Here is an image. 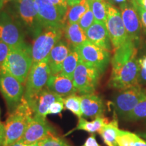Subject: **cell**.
I'll use <instances>...</instances> for the list:
<instances>
[{
	"mask_svg": "<svg viewBox=\"0 0 146 146\" xmlns=\"http://www.w3.org/2000/svg\"><path fill=\"white\" fill-rule=\"evenodd\" d=\"M34 112L28 102L23 98L13 112L9 114L4 123L5 138L2 146H11L20 141Z\"/></svg>",
	"mask_w": 146,
	"mask_h": 146,
	"instance_id": "6da1fadb",
	"label": "cell"
},
{
	"mask_svg": "<svg viewBox=\"0 0 146 146\" xmlns=\"http://www.w3.org/2000/svg\"><path fill=\"white\" fill-rule=\"evenodd\" d=\"M51 72L47 59L33 63L25 85L23 96L32 110L37 97L42 90L46 87Z\"/></svg>",
	"mask_w": 146,
	"mask_h": 146,
	"instance_id": "7a4b0ae2",
	"label": "cell"
},
{
	"mask_svg": "<svg viewBox=\"0 0 146 146\" xmlns=\"http://www.w3.org/2000/svg\"><path fill=\"white\" fill-rule=\"evenodd\" d=\"M33 64L31 47H25L10 49L0 72H7L25 85L29 71Z\"/></svg>",
	"mask_w": 146,
	"mask_h": 146,
	"instance_id": "3957f363",
	"label": "cell"
},
{
	"mask_svg": "<svg viewBox=\"0 0 146 146\" xmlns=\"http://www.w3.org/2000/svg\"><path fill=\"white\" fill-rule=\"evenodd\" d=\"M64 29L47 27L35 37L31 47L33 63L47 59L53 47L62 39Z\"/></svg>",
	"mask_w": 146,
	"mask_h": 146,
	"instance_id": "277c9868",
	"label": "cell"
},
{
	"mask_svg": "<svg viewBox=\"0 0 146 146\" xmlns=\"http://www.w3.org/2000/svg\"><path fill=\"white\" fill-rule=\"evenodd\" d=\"M101 72L91 64L80 60L74 74L73 84L77 94H94L99 84Z\"/></svg>",
	"mask_w": 146,
	"mask_h": 146,
	"instance_id": "5b68a950",
	"label": "cell"
},
{
	"mask_svg": "<svg viewBox=\"0 0 146 146\" xmlns=\"http://www.w3.org/2000/svg\"><path fill=\"white\" fill-rule=\"evenodd\" d=\"M139 70V64L137 54L121 68L112 71L108 86L119 91L137 85Z\"/></svg>",
	"mask_w": 146,
	"mask_h": 146,
	"instance_id": "8992f818",
	"label": "cell"
},
{
	"mask_svg": "<svg viewBox=\"0 0 146 146\" xmlns=\"http://www.w3.org/2000/svg\"><path fill=\"white\" fill-rule=\"evenodd\" d=\"M145 98L146 88L137 84L118 91L114 98L113 104L118 116L124 118Z\"/></svg>",
	"mask_w": 146,
	"mask_h": 146,
	"instance_id": "52a82bcc",
	"label": "cell"
},
{
	"mask_svg": "<svg viewBox=\"0 0 146 146\" xmlns=\"http://www.w3.org/2000/svg\"><path fill=\"white\" fill-rule=\"evenodd\" d=\"M0 40L6 43L10 49L27 45L21 24L5 12L0 13Z\"/></svg>",
	"mask_w": 146,
	"mask_h": 146,
	"instance_id": "ba28073f",
	"label": "cell"
},
{
	"mask_svg": "<svg viewBox=\"0 0 146 146\" xmlns=\"http://www.w3.org/2000/svg\"><path fill=\"white\" fill-rule=\"evenodd\" d=\"M23 85L11 74L0 72V92L6 102L9 114L15 110L23 100L25 92Z\"/></svg>",
	"mask_w": 146,
	"mask_h": 146,
	"instance_id": "9c48e42d",
	"label": "cell"
},
{
	"mask_svg": "<svg viewBox=\"0 0 146 146\" xmlns=\"http://www.w3.org/2000/svg\"><path fill=\"white\" fill-rule=\"evenodd\" d=\"M74 49L77 51L81 60L94 66L102 74L105 72L111 62L110 52L94 44L89 40Z\"/></svg>",
	"mask_w": 146,
	"mask_h": 146,
	"instance_id": "30bf717a",
	"label": "cell"
},
{
	"mask_svg": "<svg viewBox=\"0 0 146 146\" xmlns=\"http://www.w3.org/2000/svg\"><path fill=\"white\" fill-rule=\"evenodd\" d=\"M106 25L114 50L125 43L128 35L120 10L110 3H107V20Z\"/></svg>",
	"mask_w": 146,
	"mask_h": 146,
	"instance_id": "8fae6325",
	"label": "cell"
},
{
	"mask_svg": "<svg viewBox=\"0 0 146 146\" xmlns=\"http://www.w3.org/2000/svg\"><path fill=\"white\" fill-rule=\"evenodd\" d=\"M55 134L56 131L47 123L46 118L33 115L19 142L29 145Z\"/></svg>",
	"mask_w": 146,
	"mask_h": 146,
	"instance_id": "7c38bea8",
	"label": "cell"
},
{
	"mask_svg": "<svg viewBox=\"0 0 146 146\" xmlns=\"http://www.w3.org/2000/svg\"><path fill=\"white\" fill-rule=\"evenodd\" d=\"M17 10L24 25L35 37L44 29L39 21L35 1L17 0Z\"/></svg>",
	"mask_w": 146,
	"mask_h": 146,
	"instance_id": "4fadbf2b",
	"label": "cell"
},
{
	"mask_svg": "<svg viewBox=\"0 0 146 146\" xmlns=\"http://www.w3.org/2000/svg\"><path fill=\"white\" fill-rule=\"evenodd\" d=\"M39 21L43 28H64V16L50 0H35Z\"/></svg>",
	"mask_w": 146,
	"mask_h": 146,
	"instance_id": "5bb4252c",
	"label": "cell"
},
{
	"mask_svg": "<svg viewBox=\"0 0 146 146\" xmlns=\"http://www.w3.org/2000/svg\"><path fill=\"white\" fill-rule=\"evenodd\" d=\"M120 11L128 37L137 41L139 39L142 24L139 15L132 2L120 5Z\"/></svg>",
	"mask_w": 146,
	"mask_h": 146,
	"instance_id": "9a60e30c",
	"label": "cell"
},
{
	"mask_svg": "<svg viewBox=\"0 0 146 146\" xmlns=\"http://www.w3.org/2000/svg\"><path fill=\"white\" fill-rule=\"evenodd\" d=\"M85 33L87 39L94 44L110 52L112 50L113 47L106 24L95 21V23L85 31Z\"/></svg>",
	"mask_w": 146,
	"mask_h": 146,
	"instance_id": "2e32d148",
	"label": "cell"
},
{
	"mask_svg": "<svg viewBox=\"0 0 146 146\" xmlns=\"http://www.w3.org/2000/svg\"><path fill=\"white\" fill-rule=\"evenodd\" d=\"M46 87L50 91L63 98L70 95L77 94L72 80L61 73L50 75Z\"/></svg>",
	"mask_w": 146,
	"mask_h": 146,
	"instance_id": "e0dca14e",
	"label": "cell"
},
{
	"mask_svg": "<svg viewBox=\"0 0 146 146\" xmlns=\"http://www.w3.org/2000/svg\"><path fill=\"white\" fill-rule=\"evenodd\" d=\"M82 114L85 118H95L104 116L105 106L101 97L94 94L81 96Z\"/></svg>",
	"mask_w": 146,
	"mask_h": 146,
	"instance_id": "ac0fdd59",
	"label": "cell"
},
{
	"mask_svg": "<svg viewBox=\"0 0 146 146\" xmlns=\"http://www.w3.org/2000/svg\"><path fill=\"white\" fill-rule=\"evenodd\" d=\"M114 51V54L111 59L112 71L117 70L121 68L133 56L137 54L136 41L128 37L123 45Z\"/></svg>",
	"mask_w": 146,
	"mask_h": 146,
	"instance_id": "d6986e66",
	"label": "cell"
},
{
	"mask_svg": "<svg viewBox=\"0 0 146 146\" xmlns=\"http://www.w3.org/2000/svg\"><path fill=\"white\" fill-rule=\"evenodd\" d=\"M70 47L66 42L60 40L51 51L47 62L50 67L51 75L61 72L64 61L70 52Z\"/></svg>",
	"mask_w": 146,
	"mask_h": 146,
	"instance_id": "ffe728a7",
	"label": "cell"
},
{
	"mask_svg": "<svg viewBox=\"0 0 146 146\" xmlns=\"http://www.w3.org/2000/svg\"><path fill=\"white\" fill-rule=\"evenodd\" d=\"M62 99H63V98L54 94L52 91L49 90L47 87H45L42 90L36 98L33 109L34 115L46 118L51 105L54 102Z\"/></svg>",
	"mask_w": 146,
	"mask_h": 146,
	"instance_id": "44dd1931",
	"label": "cell"
},
{
	"mask_svg": "<svg viewBox=\"0 0 146 146\" xmlns=\"http://www.w3.org/2000/svg\"><path fill=\"white\" fill-rule=\"evenodd\" d=\"M64 35L70 48H75L88 40L85 31L81 29L78 23L66 24L64 29Z\"/></svg>",
	"mask_w": 146,
	"mask_h": 146,
	"instance_id": "7402d4cb",
	"label": "cell"
},
{
	"mask_svg": "<svg viewBox=\"0 0 146 146\" xmlns=\"http://www.w3.org/2000/svg\"><path fill=\"white\" fill-rule=\"evenodd\" d=\"M118 123L116 115L111 121L104 126L98 133L103 139V141L108 146H118L116 136L118 131Z\"/></svg>",
	"mask_w": 146,
	"mask_h": 146,
	"instance_id": "603a6c76",
	"label": "cell"
},
{
	"mask_svg": "<svg viewBox=\"0 0 146 146\" xmlns=\"http://www.w3.org/2000/svg\"><path fill=\"white\" fill-rule=\"evenodd\" d=\"M108 122V118L104 117V116L95 118L92 121H88L84 118L81 117L78 118V124L74 130L85 131L91 134L96 132L98 133Z\"/></svg>",
	"mask_w": 146,
	"mask_h": 146,
	"instance_id": "cb8c5ba5",
	"label": "cell"
},
{
	"mask_svg": "<svg viewBox=\"0 0 146 146\" xmlns=\"http://www.w3.org/2000/svg\"><path fill=\"white\" fill-rule=\"evenodd\" d=\"M70 8L69 10L68 9L64 18L65 23H66L68 25L78 23L84 14L90 8L87 0H82L77 4Z\"/></svg>",
	"mask_w": 146,
	"mask_h": 146,
	"instance_id": "d4e9b609",
	"label": "cell"
},
{
	"mask_svg": "<svg viewBox=\"0 0 146 146\" xmlns=\"http://www.w3.org/2000/svg\"><path fill=\"white\" fill-rule=\"evenodd\" d=\"M116 142L118 146H146V141L135 133L118 129Z\"/></svg>",
	"mask_w": 146,
	"mask_h": 146,
	"instance_id": "484cf974",
	"label": "cell"
},
{
	"mask_svg": "<svg viewBox=\"0 0 146 146\" xmlns=\"http://www.w3.org/2000/svg\"><path fill=\"white\" fill-rule=\"evenodd\" d=\"M80 60L81 58H80L77 51L74 48H71L70 53L64 61L60 73L72 80L73 74H74V71L77 67Z\"/></svg>",
	"mask_w": 146,
	"mask_h": 146,
	"instance_id": "4316f807",
	"label": "cell"
},
{
	"mask_svg": "<svg viewBox=\"0 0 146 146\" xmlns=\"http://www.w3.org/2000/svg\"><path fill=\"white\" fill-rule=\"evenodd\" d=\"M89 8L94 14L95 21L102 23H106L107 2L104 0H87Z\"/></svg>",
	"mask_w": 146,
	"mask_h": 146,
	"instance_id": "83f0119b",
	"label": "cell"
},
{
	"mask_svg": "<svg viewBox=\"0 0 146 146\" xmlns=\"http://www.w3.org/2000/svg\"><path fill=\"white\" fill-rule=\"evenodd\" d=\"M64 104L66 108L70 110L78 118L83 116L81 96H78L77 94L70 95L64 98Z\"/></svg>",
	"mask_w": 146,
	"mask_h": 146,
	"instance_id": "f1b7e54d",
	"label": "cell"
},
{
	"mask_svg": "<svg viewBox=\"0 0 146 146\" xmlns=\"http://www.w3.org/2000/svg\"><path fill=\"white\" fill-rule=\"evenodd\" d=\"M124 120L129 122H136L146 120V98L139 103L131 112L128 114Z\"/></svg>",
	"mask_w": 146,
	"mask_h": 146,
	"instance_id": "f546056e",
	"label": "cell"
},
{
	"mask_svg": "<svg viewBox=\"0 0 146 146\" xmlns=\"http://www.w3.org/2000/svg\"><path fill=\"white\" fill-rule=\"evenodd\" d=\"M40 146H70L63 139L55 135L47 137L39 142Z\"/></svg>",
	"mask_w": 146,
	"mask_h": 146,
	"instance_id": "4dcf8cb0",
	"label": "cell"
},
{
	"mask_svg": "<svg viewBox=\"0 0 146 146\" xmlns=\"http://www.w3.org/2000/svg\"><path fill=\"white\" fill-rule=\"evenodd\" d=\"M95 21H95L94 14H93L91 9L89 8V10L81 18V20L78 22V24H79L81 29L85 31H86L87 29L95 23Z\"/></svg>",
	"mask_w": 146,
	"mask_h": 146,
	"instance_id": "1f68e13d",
	"label": "cell"
},
{
	"mask_svg": "<svg viewBox=\"0 0 146 146\" xmlns=\"http://www.w3.org/2000/svg\"><path fill=\"white\" fill-rule=\"evenodd\" d=\"M10 51V47L0 40V71Z\"/></svg>",
	"mask_w": 146,
	"mask_h": 146,
	"instance_id": "d6a6232c",
	"label": "cell"
},
{
	"mask_svg": "<svg viewBox=\"0 0 146 146\" xmlns=\"http://www.w3.org/2000/svg\"><path fill=\"white\" fill-rule=\"evenodd\" d=\"M64 104L63 99L58 100L54 102L49 109L48 114H58L61 113L62 111L64 108Z\"/></svg>",
	"mask_w": 146,
	"mask_h": 146,
	"instance_id": "836d02e7",
	"label": "cell"
},
{
	"mask_svg": "<svg viewBox=\"0 0 146 146\" xmlns=\"http://www.w3.org/2000/svg\"><path fill=\"white\" fill-rule=\"evenodd\" d=\"M50 1L58 8V10L64 16L65 18V16L68 9L67 0H50Z\"/></svg>",
	"mask_w": 146,
	"mask_h": 146,
	"instance_id": "e575fe53",
	"label": "cell"
},
{
	"mask_svg": "<svg viewBox=\"0 0 146 146\" xmlns=\"http://www.w3.org/2000/svg\"><path fill=\"white\" fill-rule=\"evenodd\" d=\"M131 2H132L133 4L134 5L135 8H136L137 11L139 15L140 19H141L142 25H143L146 29V10L141 8L140 6H139V5L136 3L135 1V0H131Z\"/></svg>",
	"mask_w": 146,
	"mask_h": 146,
	"instance_id": "d590c367",
	"label": "cell"
},
{
	"mask_svg": "<svg viewBox=\"0 0 146 146\" xmlns=\"http://www.w3.org/2000/svg\"><path fill=\"white\" fill-rule=\"evenodd\" d=\"M82 146H101L97 141L94 133H91V135L87 139L86 141Z\"/></svg>",
	"mask_w": 146,
	"mask_h": 146,
	"instance_id": "8d00e7d4",
	"label": "cell"
},
{
	"mask_svg": "<svg viewBox=\"0 0 146 146\" xmlns=\"http://www.w3.org/2000/svg\"><path fill=\"white\" fill-rule=\"evenodd\" d=\"M138 83L141 85H146V70L139 68L138 74Z\"/></svg>",
	"mask_w": 146,
	"mask_h": 146,
	"instance_id": "74e56055",
	"label": "cell"
},
{
	"mask_svg": "<svg viewBox=\"0 0 146 146\" xmlns=\"http://www.w3.org/2000/svg\"><path fill=\"white\" fill-rule=\"evenodd\" d=\"M5 138L4 124L0 122V146H2Z\"/></svg>",
	"mask_w": 146,
	"mask_h": 146,
	"instance_id": "f35d334b",
	"label": "cell"
},
{
	"mask_svg": "<svg viewBox=\"0 0 146 146\" xmlns=\"http://www.w3.org/2000/svg\"><path fill=\"white\" fill-rule=\"evenodd\" d=\"M139 68L146 70V56H144L139 59Z\"/></svg>",
	"mask_w": 146,
	"mask_h": 146,
	"instance_id": "ab89813d",
	"label": "cell"
},
{
	"mask_svg": "<svg viewBox=\"0 0 146 146\" xmlns=\"http://www.w3.org/2000/svg\"><path fill=\"white\" fill-rule=\"evenodd\" d=\"M137 4L146 10V0H135Z\"/></svg>",
	"mask_w": 146,
	"mask_h": 146,
	"instance_id": "60d3db41",
	"label": "cell"
},
{
	"mask_svg": "<svg viewBox=\"0 0 146 146\" xmlns=\"http://www.w3.org/2000/svg\"><path fill=\"white\" fill-rule=\"evenodd\" d=\"M81 1L82 0H67V2H68V7H72L73 5L77 4Z\"/></svg>",
	"mask_w": 146,
	"mask_h": 146,
	"instance_id": "b9f144b4",
	"label": "cell"
},
{
	"mask_svg": "<svg viewBox=\"0 0 146 146\" xmlns=\"http://www.w3.org/2000/svg\"><path fill=\"white\" fill-rule=\"evenodd\" d=\"M11 146H28V145H25V144L22 143H21V142L18 141V142H16V143H15L12 144Z\"/></svg>",
	"mask_w": 146,
	"mask_h": 146,
	"instance_id": "7bdbcfd3",
	"label": "cell"
},
{
	"mask_svg": "<svg viewBox=\"0 0 146 146\" xmlns=\"http://www.w3.org/2000/svg\"><path fill=\"white\" fill-rule=\"evenodd\" d=\"M113 1H115L116 3H119V4H122V3H125L127 1V0H113Z\"/></svg>",
	"mask_w": 146,
	"mask_h": 146,
	"instance_id": "ee69618b",
	"label": "cell"
},
{
	"mask_svg": "<svg viewBox=\"0 0 146 146\" xmlns=\"http://www.w3.org/2000/svg\"><path fill=\"white\" fill-rule=\"evenodd\" d=\"M4 4H5V3L3 2V1H1V0H0V10H1V9L3 8V5H4Z\"/></svg>",
	"mask_w": 146,
	"mask_h": 146,
	"instance_id": "f6af8a7d",
	"label": "cell"
},
{
	"mask_svg": "<svg viewBox=\"0 0 146 146\" xmlns=\"http://www.w3.org/2000/svg\"><path fill=\"white\" fill-rule=\"evenodd\" d=\"M28 146H40L39 142H36V143L31 144V145H29Z\"/></svg>",
	"mask_w": 146,
	"mask_h": 146,
	"instance_id": "bcb514c9",
	"label": "cell"
},
{
	"mask_svg": "<svg viewBox=\"0 0 146 146\" xmlns=\"http://www.w3.org/2000/svg\"><path fill=\"white\" fill-rule=\"evenodd\" d=\"M141 136L142 137H143V138H145V139H146V132H145V133H141Z\"/></svg>",
	"mask_w": 146,
	"mask_h": 146,
	"instance_id": "7dc6e473",
	"label": "cell"
},
{
	"mask_svg": "<svg viewBox=\"0 0 146 146\" xmlns=\"http://www.w3.org/2000/svg\"><path fill=\"white\" fill-rule=\"evenodd\" d=\"M1 1H3V2H4L5 3L8 2V1H12V0H1Z\"/></svg>",
	"mask_w": 146,
	"mask_h": 146,
	"instance_id": "c3c4849f",
	"label": "cell"
}]
</instances>
